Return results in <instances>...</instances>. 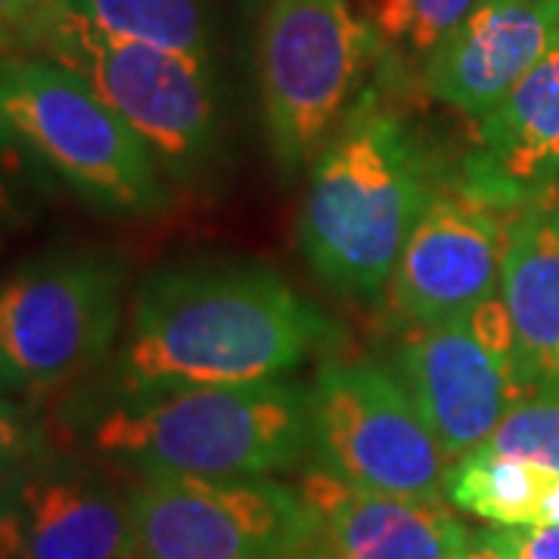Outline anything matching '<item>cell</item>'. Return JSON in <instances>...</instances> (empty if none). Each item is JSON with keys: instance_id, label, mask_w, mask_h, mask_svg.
I'll return each mask as SVG.
<instances>
[{"instance_id": "cell-21", "label": "cell", "mask_w": 559, "mask_h": 559, "mask_svg": "<svg viewBox=\"0 0 559 559\" xmlns=\"http://www.w3.org/2000/svg\"><path fill=\"white\" fill-rule=\"evenodd\" d=\"M44 460V441L16 404L0 399V476H22Z\"/></svg>"}, {"instance_id": "cell-30", "label": "cell", "mask_w": 559, "mask_h": 559, "mask_svg": "<svg viewBox=\"0 0 559 559\" xmlns=\"http://www.w3.org/2000/svg\"><path fill=\"white\" fill-rule=\"evenodd\" d=\"M47 3H62L66 7V3H75V0H47Z\"/></svg>"}, {"instance_id": "cell-15", "label": "cell", "mask_w": 559, "mask_h": 559, "mask_svg": "<svg viewBox=\"0 0 559 559\" xmlns=\"http://www.w3.org/2000/svg\"><path fill=\"white\" fill-rule=\"evenodd\" d=\"M20 495L25 559H131L128 495L100 476L40 460Z\"/></svg>"}, {"instance_id": "cell-16", "label": "cell", "mask_w": 559, "mask_h": 559, "mask_svg": "<svg viewBox=\"0 0 559 559\" xmlns=\"http://www.w3.org/2000/svg\"><path fill=\"white\" fill-rule=\"evenodd\" d=\"M500 299L532 395H559V209L547 200L510 224Z\"/></svg>"}, {"instance_id": "cell-7", "label": "cell", "mask_w": 559, "mask_h": 559, "mask_svg": "<svg viewBox=\"0 0 559 559\" xmlns=\"http://www.w3.org/2000/svg\"><path fill=\"white\" fill-rule=\"evenodd\" d=\"M373 50L348 0H267L259 81L267 140L283 171H299L345 119Z\"/></svg>"}, {"instance_id": "cell-28", "label": "cell", "mask_w": 559, "mask_h": 559, "mask_svg": "<svg viewBox=\"0 0 559 559\" xmlns=\"http://www.w3.org/2000/svg\"><path fill=\"white\" fill-rule=\"evenodd\" d=\"M13 385H22L20 380H16V373L10 370V364L3 360V355H0V399L13 389Z\"/></svg>"}, {"instance_id": "cell-10", "label": "cell", "mask_w": 559, "mask_h": 559, "mask_svg": "<svg viewBox=\"0 0 559 559\" xmlns=\"http://www.w3.org/2000/svg\"><path fill=\"white\" fill-rule=\"evenodd\" d=\"M392 377L454 460L485 444L500 419L532 399L500 296L460 318L407 326Z\"/></svg>"}, {"instance_id": "cell-2", "label": "cell", "mask_w": 559, "mask_h": 559, "mask_svg": "<svg viewBox=\"0 0 559 559\" xmlns=\"http://www.w3.org/2000/svg\"><path fill=\"white\" fill-rule=\"evenodd\" d=\"M432 197L417 140L364 94L311 165L299 215L308 267L333 293L377 299Z\"/></svg>"}, {"instance_id": "cell-5", "label": "cell", "mask_w": 559, "mask_h": 559, "mask_svg": "<svg viewBox=\"0 0 559 559\" xmlns=\"http://www.w3.org/2000/svg\"><path fill=\"white\" fill-rule=\"evenodd\" d=\"M40 57L75 69L156 156L187 178L215 146L218 106L212 62L94 32L60 3H47L22 38Z\"/></svg>"}, {"instance_id": "cell-3", "label": "cell", "mask_w": 559, "mask_h": 559, "mask_svg": "<svg viewBox=\"0 0 559 559\" xmlns=\"http://www.w3.org/2000/svg\"><path fill=\"white\" fill-rule=\"evenodd\" d=\"M94 444L138 473L259 479L311 448V392L261 380L124 399L94 426Z\"/></svg>"}, {"instance_id": "cell-11", "label": "cell", "mask_w": 559, "mask_h": 559, "mask_svg": "<svg viewBox=\"0 0 559 559\" xmlns=\"http://www.w3.org/2000/svg\"><path fill=\"white\" fill-rule=\"evenodd\" d=\"M513 221L466 187L436 190L385 283L389 318L401 330L429 326L500 296Z\"/></svg>"}, {"instance_id": "cell-25", "label": "cell", "mask_w": 559, "mask_h": 559, "mask_svg": "<svg viewBox=\"0 0 559 559\" xmlns=\"http://www.w3.org/2000/svg\"><path fill=\"white\" fill-rule=\"evenodd\" d=\"M44 7H47V0H0V25L10 32V38L22 40Z\"/></svg>"}, {"instance_id": "cell-6", "label": "cell", "mask_w": 559, "mask_h": 559, "mask_svg": "<svg viewBox=\"0 0 559 559\" xmlns=\"http://www.w3.org/2000/svg\"><path fill=\"white\" fill-rule=\"evenodd\" d=\"M311 448L345 485L411 500H444L454 457L392 377L367 360H323L311 389Z\"/></svg>"}, {"instance_id": "cell-26", "label": "cell", "mask_w": 559, "mask_h": 559, "mask_svg": "<svg viewBox=\"0 0 559 559\" xmlns=\"http://www.w3.org/2000/svg\"><path fill=\"white\" fill-rule=\"evenodd\" d=\"M460 559H510V557H507V550L498 544L495 532H479V535H473V538H469V544H466V550L460 554Z\"/></svg>"}, {"instance_id": "cell-24", "label": "cell", "mask_w": 559, "mask_h": 559, "mask_svg": "<svg viewBox=\"0 0 559 559\" xmlns=\"http://www.w3.org/2000/svg\"><path fill=\"white\" fill-rule=\"evenodd\" d=\"M20 156V150L0 134V246L22 221Z\"/></svg>"}, {"instance_id": "cell-27", "label": "cell", "mask_w": 559, "mask_h": 559, "mask_svg": "<svg viewBox=\"0 0 559 559\" xmlns=\"http://www.w3.org/2000/svg\"><path fill=\"white\" fill-rule=\"evenodd\" d=\"M538 525H559V476L554 479V485H550L547 498H544Z\"/></svg>"}, {"instance_id": "cell-13", "label": "cell", "mask_w": 559, "mask_h": 559, "mask_svg": "<svg viewBox=\"0 0 559 559\" xmlns=\"http://www.w3.org/2000/svg\"><path fill=\"white\" fill-rule=\"evenodd\" d=\"M314 538L301 559H460L466 525L441 500L370 495L314 469L301 481Z\"/></svg>"}, {"instance_id": "cell-23", "label": "cell", "mask_w": 559, "mask_h": 559, "mask_svg": "<svg viewBox=\"0 0 559 559\" xmlns=\"http://www.w3.org/2000/svg\"><path fill=\"white\" fill-rule=\"evenodd\" d=\"M22 476H0V559H25Z\"/></svg>"}, {"instance_id": "cell-20", "label": "cell", "mask_w": 559, "mask_h": 559, "mask_svg": "<svg viewBox=\"0 0 559 559\" xmlns=\"http://www.w3.org/2000/svg\"><path fill=\"white\" fill-rule=\"evenodd\" d=\"M476 7L479 0H380L373 20L380 38L429 57Z\"/></svg>"}, {"instance_id": "cell-1", "label": "cell", "mask_w": 559, "mask_h": 559, "mask_svg": "<svg viewBox=\"0 0 559 559\" xmlns=\"http://www.w3.org/2000/svg\"><path fill=\"white\" fill-rule=\"evenodd\" d=\"M330 340L333 323L264 264H168L140 283L116 389L124 401L277 380Z\"/></svg>"}, {"instance_id": "cell-4", "label": "cell", "mask_w": 559, "mask_h": 559, "mask_svg": "<svg viewBox=\"0 0 559 559\" xmlns=\"http://www.w3.org/2000/svg\"><path fill=\"white\" fill-rule=\"evenodd\" d=\"M0 134L106 215L143 218L168 202L150 146L75 69L50 57H0Z\"/></svg>"}, {"instance_id": "cell-17", "label": "cell", "mask_w": 559, "mask_h": 559, "mask_svg": "<svg viewBox=\"0 0 559 559\" xmlns=\"http://www.w3.org/2000/svg\"><path fill=\"white\" fill-rule=\"evenodd\" d=\"M557 476L540 473L520 460L498 457L485 448L454 460L448 479V500L498 528L538 525L540 507Z\"/></svg>"}, {"instance_id": "cell-12", "label": "cell", "mask_w": 559, "mask_h": 559, "mask_svg": "<svg viewBox=\"0 0 559 559\" xmlns=\"http://www.w3.org/2000/svg\"><path fill=\"white\" fill-rule=\"evenodd\" d=\"M559 35V0H479L451 38L426 57L429 97L469 119L491 112Z\"/></svg>"}, {"instance_id": "cell-9", "label": "cell", "mask_w": 559, "mask_h": 559, "mask_svg": "<svg viewBox=\"0 0 559 559\" xmlns=\"http://www.w3.org/2000/svg\"><path fill=\"white\" fill-rule=\"evenodd\" d=\"M124 271L103 252L32 261L0 280V355L16 380L53 392L91 373L121 326Z\"/></svg>"}, {"instance_id": "cell-18", "label": "cell", "mask_w": 559, "mask_h": 559, "mask_svg": "<svg viewBox=\"0 0 559 559\" xmlns=\"http://www.w3.org/2000/svg\"><path fill=\"white\" fill-rule=\"evenodd\" d=\"M66 7L100 35L212 62V32L202 0H75Z\"/></svg>"}, {"instance_id": "cell-22", "label": "cell", "mask_w": 559, "mask_h": 559, "mask_svg": "<svg viewBox=\"0 0 559 559\" xmlns=\"http://www.w3.org/2000/svg\"><path fill=\"white\" fill-rule=\"evenodd\" d=\"M510 559H559V525L491 528Z\"/></svg>"}, {"instance_id": "cell-19", "label": "cell", "mask_w": 559, "mask_h": 559, "mask_svg": "<svg viewBox=\"0 0 559 559\" xmlns=\"http://www.w3.org/2000/svg\"><path fill=\"white\" fill-rule=\"evenodd\" d=\"M479 448L559 476V395L520 401Z\"/></svg>"}, {"instance_id": "cell-14", "label": "cell", "mask_w": 559, "mask_h": 559, "mask_svg": "<svg viewBox=\"0 0 559 559\" xmlns=\"http://www.w3.org/2000/svg\"><path fill=\"white\" fill-rule=\"evenodd\" d=\"M476 121V153L463 187L513 215L547 200L559 178V35L525 79Z\"/></svg>"}, {"instance_id": "cell-8", "label": "cell", "mask_w": 559, "mask_h": 559, "mask_svg": "<svg viewBox=\"0 0 559 559\" xmlns=\"http://www.w3.org/2000/svg\"><path fill=\"white\" fill-rule=\"evenodd\" d=\"M131 559H301L314 516L301 491L264 479L138 473Z\"/></svg>"}, {"instance_id": "cell-29", "label": "cell", "mask_w": 559, "mask_h": 559, "mask_svg": "<svg viewBox=\"0 0 559 559\" xmlns=\"http://www.w3.org/2000/svg\"><path fill=\"white\" fill-rule=\"evenodd\" d=\"M7 44H10V32L0 25V57H3V47H7Z\"/></svg>"}]
</instances>
